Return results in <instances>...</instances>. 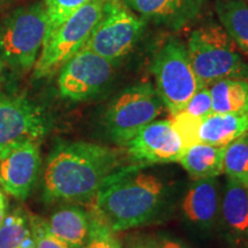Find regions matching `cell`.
<instances>
[{"instance_id":"cell-6","label":"cell","mask_w":248,"mask_h":248,"mask_svg":"<svg viewBox=\"0 0 248 248\" xmlns=\"http://www.w3.org/2000/svg\"><path fill=\"white\" fill-rule=\"evenodd\" d=\"M152 73L157 94L171 116L179 113L200 89L187 48L179 39L171 38L161 46L152 61Z\"/></svg>"},{"instance_id":"cell-2","label":"cell","mask_w":248,"mask_h":248,"mask_svg":"<svg viewBox=\"0 0 248 248\" xmlns=\"http://www.w3.org/2000/svg\"><path fill=\"white\" fill-rule=\"evenodd\" d=\"M166 188L157 176L137 167L123 168L105 181L93 198L92 212L114 232L152 221L160 212Z\"/></svg>"},{"instance_id":"cell-15","label":"cell","mask_w":248,"mask_h":248,"mask_svg":"<svg viewBox=\"0 0 248 248\" xmlns=\"http://www.w3.org/2000/svg\"><path fill=\"white\" fill-rule=\"evenodd\" d=\"M219 209L232 238L248 241V185L228 178Z\"/></svg>"},{"instance_id":"cell-17","label":"cell","mask_w":248,"mask_h":248,"mask_svg":"<svg viewBox=\"0 0 248 248\" xmlns=\"http://www.w3.org/2000/svg\"><path fill=\"white\" fill-rule=\"evenodd\" d=\"M248 131V113H213L202 120L199 129V142L225 147Z\"/></svg>"},{"instance_id":"cell-26","label":"cell","mask_w":248,"mask_h":248,"mask_svg":"<svg viewBox=\"0 0 248 248\" xmlns=\"http://www.w3.org/2000/svg\"><path fill=\"white\" fill-rule=\"evenodd\" d=\"M181 111H184L187 115L199 120L206 119L207 116L213 114V102L209 88H201L198 90L190 100L186 102Z\"/></svg>"},{"instance_id":"cell-23","label":"cell","mask_w":248,"mask_h":248,"mask_svg":"<svg viewBox=\"0 0 248 248\" xmlns=\"http://www.w3.org/2000/svg\"><path fill=\"white\" fill-rule=\"evenodd\" d=\"M89 1L91 0H45L46 13H47V30H46L45 39L68 16H70L74 12L88 4Z\"/></svg>"},{"instance_id":"cell-31","label":"cell","mask_w":248,"mask_h":248,"mask_svg":"<svg viewBox=\"0 0 248 248\" xmlns=\"http://www.w3.org/2000/svg\"><path fill=\"white\" fill-rule=\"evenodd\" d=\"M4 64H5V62L1 60V58H0V84H1V80H2V71H4Z\"/></svg>"},{"instance_id":"cell-24","label":"cell","mask_w":248,"mask_h":248,"mask_svg":"<svg viewBox=\"0 0 248 248\" xmlns=\"http://www.w3.org/2000/svg\"><path fill=\"white\" fill-rule=\"evenodd\" d=\"M91 226L84 248H122L119 238L111 229L94 213H90Z\"/></svg>"},{"instance_id":"cell-12","label":"cell","mask_w":248,"mask_h":248,"mask_svg":"<svg viewBox=\"0 0 248 248\" xmlns=\"http://www.w3.org/2000/svg\"><path fill=\"white\" fill-rule=\"evenodd\" d=\"M38 141H26L0 152V187L17 200L29 197L39 176Z\"/></svg>"},{"instance_id":"cell-13","label":"cell","mask_w":248,"mask_h":248,"mask_svg":"<svg viewBox=\"0 0 248 248\" xmlns=\"http://www.w3.org/2000/svg\"><path fill=\"white\" fill-rule=\"evenodd\" d=\"M126 7L144 20L179 30L201 14L203 0H122Z\"/></svg>"},{"instance_id":"cell-3","label":"cell","mask_w":248,"mask_h":248,"mask_svg":"<svg viewBox=\"0 0 248 248\" xmlns=\"http://www.w3.org/2000/svg\"><path fill=\"white\" fill-rule=\"evenodd\" d=\"M186 48L200 89L224 78L248 79L247 62L219 24H204L192 31Z\"/></svg>"},{"instance_id":"cell-14","label":"cell","mask_w":248,"mask_h":248,"mask_svg":"<svg viewBox=\"0 0 248 248\" xmlns=\"http://www.w3.org/2000/svg\"><path fill=\"white\" fill-rule=\"evenodd\" d=\"M219 208L221 198L216 177L195 181L183 201V213L186 218L201 228L213 225Z\"/></svg>"},{"instance_id":"cell-22","label":"cell","mask_w":248,"mask_h":248,"mask_svg":"<svg viewBox=\"0 0 248 248\" xmlns=\"http://www.w3.org/2000/svg\"><path fill=\"white\" fill-rule=\"evenodd\" d=\"M223 172L228 178L248 185V131L225 146Z\"/></svg>"},{"instance_id":"cell-1","label":"cell","mask_w":248,"mask_h":248,"mask_svg":"<svg viewBox=\"0 0 248 248\" xmlns=\"http://www.w3.org/2000/svg\"><path fill=\"white\" fill-rule=\"evenodd\" d=\"M122 155L85 141L62 142L47 157L43 176L46 201H88L108 177L122 169Z\"/></svg>"},{"instance_id":"cell-21","label":"cell","mask_w":248,"mask_h":248,"mask_svg":"<svg viewBox=\"0 0 248 248\" xmlns=\"http://www.w3.org/2000/svg\"><path fill=\"white\" fill-rule=\"evenodd\" d=\"M0 248H35L30 217L21 209L5 216L0 224Z\"/></svg>"},{"instance_id":"cell-4","label":"cell","mask_w":248,"mask_h":248,"mask_svg":"<svg viewBox=\"0 0 248 248\" xmlns=\"http://www.w3.org/2000/svg\"><path fill=\"white\" fill-rule=\"evenodd\" d=\"M47 30L44 1L33 2L12 12L0 23V58L18 71L35 67Z\"/></svg>"},{"instance_id":"cell-25","label":"cell","mask_w":248,"mask_h":248,"mask_svg":"<svg viewBox=\"0 0 248 248\" xmlns=\"http://www.w3.org/2000/svg\"><path fill=\"white\" fill-rule=\"evenodd\" d=\"M171 117L172 128L182 139L185 150L199 142V129L202 120L187 115L184 111H179Z\"/></svg>"},{"instance_id":"cell-20","label":"cell","mask_w":248,"mask_h":248,"mask_svg":"<svg viewBox=\"0 0 248 248\" xmlns=\"http://www.w3.org/2000/svg\"><path fill=\"white\" fill-rule=\"evenodd\" d=\"M213 113H248V79L224 78L209 86Z\"/></svg>"},{"instance_id":"cell-28","label":"cell","mask_w":248,"mask_h":248,"mask_svg":"<svg viewBox=\"0 0 248 248\" xmlns=\"http://www.w3.org/2000/svg\"><path fill=\"white\" fill-rule=\"evenodd\" d=\"M157 245H159L160 248H188L187 246H185V245L178 243V241H176V240L168 239V238L162 239L161 240V243Z\"/></svg>"},{"instance_id":"cell-18","label":"cell","mask_w":248,"mask_h":248,"mask_svg":"<svg viewBox=\"0 0 248 248\" xmlns=\"http://www.w3.org/2000/svg\"><path fill=\"white\" fill-rule=\"evenodd\" d=\"M224 150L225 147L198 142L186 148L178 162L195 181L214 178L223 173Z\"/></svg>"},{"instance_id":"cell-11","label":"cell","mask_w":248,"mask_h":248,"mask_svg":"<svg viewBox=\"0 0 248 248\" xmlns=\"http://www.w3.org/2000/svg\"><path fill=\"white\" fill-rule=\"evenodd\" d=\"M128 154L138 167L178 162L185 147L171 121H153L126 142Z\"/></svg>"},{"instance_id":"cell-16","label":"cell","mask_w":248,"mask_h":248,"mask_svg":"<svg viewBox=\"0 0 248 248\" xmlns=\"http://www.w3.org/2000/svg\"><path fill=\"white\" fill-rule=\"evenodd\" d=\"M46 224L52 233L73 248H84L90 234L91 217L80 207L69 206L57 210Z\"/></svg>"},{"instance_id":"cell-29","label":"cell","mask_w":248,"mask_h":248,"mask_svg":"<svg viewBox=\"0 0 248 248\" xmlns=\"http://www.w3.org/2000/svg\"><path fill=\"white\" fill-rule=\"evenodd\" d=\"M6 210H7V201H6L4 192H2L1 188H0V224H1V222L4 221L5 216L7 215Z\"/></svg>"},{"instance_id":"cell-5","label":"cell","mask_w":248,"mask_h":248,"mask_svg":"<svg viewBox=\"0 0 248 248\" xmlns=\"http://www.w3.org/2000/svg\"><path fill=\"white\" fill-rule=\"evenodd\" d=\"M107 0H91L74 12L45 39L33 67V77L46 78L60 70L75 55L100 21Z\"/></svg>"},{"instance_id":"cell-7","label":"cell","mask_w":248,"mask_h":248,"mask_svg":"<svg viewBox=\"0 0 248 248\" xmlns=\"http://www.w3.org/2000/svg\"><path fill=\"white\" fill-rule=\"evenodd\" d=\"M163 102L150 82L123 90L105 114V126L114 141L125 146L133 136L162 113Z\"/></svg>"},{"instance_id":"cell-9","label":"cell","mask_w":248,"mask_h":248,"mask_svg":"<svg viewBox=\"0 0 248 248\" xmlns=\"http://www.w3.org/2000/svg\"><path fill=\"white\" fill-rule=\"evenodd\" d=\"M116 62L82 47L60 69L58 88L62 98L88 100L97 95L114 75Z\"/></svg>"},{"instance_id":"cell-32","label":"cell","mask_w":248,"mask_h":248,"mask_svg":"<svg viewBox=\"0 0 248 248\" xmlns=\"http://www.w3.org/2000/svg\"><path fill=\"white\" fill-rule=\"evenodd\" d=\"M1 1H4V0H0V2H1Z\"/></svg>"},{"instance_id":"cell-30","label":"cell","mask_w":248,"mask_h":248,"mask_svg":"<svg viewBox=\"0 0 248 248\" xmlns=\"http://www.w3.org/2000/svg\"><path fill=\"white\" fill-rule=\"evenodd\" d=\"M137 248H160L159 245L157 244H154V243H145V244H141L139 245Z\"/></svg>"},{"instance_id":"cell-8","label":"cell","mask_w":248,"mask_h":248,"mask_svg":"<svg viewBox=\"0 0 248 248\" xmlns=\"http://www.w3.org/2000/svg\"><path fill=\"white\" fill-rule=\"evenodd\" d=\"M144 29V18L133 13L122 0H107L104 15L83 47L117 63L135 47Z\"/></svg>"},{"instance_id":"cell-27","label":"cell","mask_w":248,"mask_h":248,"mask_svg":"<svg viewBox=\"0 0 248 248\" xmlns=\"http://www.w3.org/2000/svg\"><path fill=\"white\" fill-rule=\"evenodd\" d=\"M30 221L35 238V248H73L66 241L52 233L44 219L39 217H30Z\"/></svg>"},{"instance_id":"cell-10","label":"cell","mask_w":248,"mask_h":248,"mask_svg":"<svg viewBox=\"0 0 248 248\" xmlns=\"http://www.w3.org/2000/svg\"><path fill=\"white\" fill-rule=\"evenodd\" d=\"M47 113L26 97L0 94V152L26 141H39L49 130Z\"/></svg>"},{"instance_id":"cell-19","label":"cell","mask_w":248,"mask_h":248,"mask_svg":"<svg viewBox=\"0 0 248 248\" xmlns=\"http://www.w3.org/2000/svg\"><path fill=\"white\" fill-rule=\"evenodd\" d=\"M215 9L223 29L248 57V2L244 0H216Z\"/></svg>"}]
</instances>
